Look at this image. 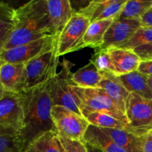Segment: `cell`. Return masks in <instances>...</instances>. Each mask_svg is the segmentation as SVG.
I'll list each match as a JSON object with an SVG mask.
<instances>
[{"label": "cell", "mask_w": 152, "mask_h": 152, "mask_svg": "<svg viewBox=\"0 0 152 152\" xmlns=\"http://www.w3.org/2000/svg\"><path fill=\"white\" fill-rule=\"evenodd\" d=\"M108 50L113 67V74L117 77L137 71L140 58L133 50L113 48Z\"/></svg>", "instance_id": "15"}, {"label": "cell", "mask_w": 152, "mask_h": 152, "mask_svg": "<svg viewBox=\"0 0 152 152\" xmlns=\"http://www.w3.org/2000/svg\"><path fill=\"white\" fill-rule=\"evenodd\" d=\"M12 30H7V31H2L0 32V53L3 50L4 47V45L6 44L7 41L8 40L9 37H10V34L12 32Z\"/></svg>", "instance_id": "33"}, {"label": "cell", "mask_w": 152, "mask_h": 152, "mask_svg": "<svg viewBox=\"0 0 152 152\" xmlns=\"http://www.w3.org/2000/svg\"><path fill=\"white\" fill-rule=\"evenodd\" d=\"M90 62H91L100 72H108L113 74L112 63H111V56L108 50L96 49Z\"/></svg>", "instance_id": "27"}, {"label": "cell", "mask_w": 152, "mask_h": 152, "mask_svg": "<svg viewBox=\"0 0 152 152\" xmlns=\"http://www.w3.org/2000/svg\"><path fill=\"white\" fill-rule=\"evenodd\" d=\"M102 76L91 62L73 73L71 79L74 86L80 88H98Z\"/></svg>", "instance_id": "21"}, {"label": "cell", "mask_w": 152, "mask_h": 152, "mask_svg": "<svg viewBox=\"0 0 152 152\" xmlns=\"http://www.w3.org/2000/svg\"><path fill=\"white\" fill-rule=\"evenodd\" d=\"M142 137V152H152V130Z\"/></svg>", "instance_id": "32"}, {"label": "cell", "mask_w": 152, "mask_h": 152, "mask_svg": "<svg viewBox=\"0 0 152 152\" xmlns=\"http://www.w3.org/2000/svg\"><path fill=\"white\" fill-rule=\"evenodd\" d=\"M73 65L74 64L66 59L62 61L61 71L49 81V93L53 106H63L79 115L83 116L79 108L77 96L71 88V86H74L71 79L72 73L71 71Z\"/></svg>", "instance_id": "4"}, {"label": "cell", "mask_w": 152, "mask_h": 152, "mask_svg": "<svg viewBox=\"0 0 152 152\" xmlns=\"http://www.w3.org/2000/svg\"><path fill=\"white\" fill-rule=\"evenodd\" d=\"M147 82H148V86H149V88H151V90L152 91V76L147 77Z\"/></svg>", "instance_id": "35"}, {"label": "cell", "mask_w": 152, "mask_h": 152, "mask_svg": "<svg viewBox=\"0 0 152 152\" xmlns=\"http://www.w3.org/2000/svg\"><path fill=\"white\" fill-rule=\"evenodd\" d=\"M0 152H22L17 140V134L0 132Z\"/></svg>", "instance_id": "28"}, {"label": "cell", "mask_w": 152, "mask_h": 152, "mask_svg": "<svg viewBox=\"0 0 152 152\" xmlns=\"http://www.w3.org/2000/svg\"><path fill=\"white\" fill-rule=\"evenodd\" d=\"M25 152H66L59 139L57 133L48 132L32 141Z\"/></svg>", "instance_id": "20"}, {"label": "cell", "mask_w": 152, "mask_h": 152, "mask_svg": "<svg viewBox=\"0 0 152 152\" xmlns=\"http://www.w3.org/2000/svg\"><path fill=\"white\" fill-rule=\"evenodd\" d=\"M82 114L90 112H99L108 114L127 126L129 123L126 114L122 112L109 96L99 88H80L72 85Z\"/></svg>", "instance_id": "3"}, {"label": "cell", "mask_w": 152, "mask_h": 152, "mask_svg": "<svg viewBox=\"0 0 152 152\" xmlns=\"http://www.w3.org/2000/svg\"><path fill=\"white\" fill-rule=\"evenodd\" d=\"M48 83L23 93L24 124L17 134L18 142L22 152L42 134L48 132L57 133L52 120L53 105L49 93Z\"/></svg>", "instance_id": "1"}, {"label": "cell", "mask_w": 152, "mask_h": 152, "mask_svg": "<svg viewBox=\"0 0 152 152\" xmlns=\"http://www.w3.org/2000/svg\"><path fill=\"white\" fill-rule=\"evenodd\" d=\"M137 71L145 77L152 76V59H141L138 66Z\"/></svg>", "instance_id": "31"}, {"label": "cell", "mask_w": 152, "mask_h": 152, "mask_svg": "<svg viewBox=\"0 0 152 152\" xmlns=\"http://www.w3.org/2000/svg\"><path fill=\"white\" fill-rule=\"evenodd\" d=\"M59 57L56 47L25 63V92L48 83L55 77L57 74Z\"/></svg>", "instance_id": "5"}, {"label": "cell", "mask_w": 152, "mask_h": 152, "mask_svg": "<svg viewBox=\"0 0 152 152\" xmlns=\"http://www.w3.org/2000/svg\"><path fill=\"white\" fill-rule=\"evenodd\" d=\"M118 78L129 93H134L145 99H152V91L147 82V77L135 71L119 76Z\"/></svg>", "instance_id": "19"}, {"label": "cell", "mask_w": 152, "mask_h": 152, "mask_svg": "<svg viewBox=\"0 0 152 152\" xmlns=\"http://www.w3.org/2000/svg\"><path fill=\"white\" fill-rule=\"evenodd\" d=\"M102 80L98 88H101L114 102L119 109L126 114V104L129 92L123 83L114 74L108 72H101Z\"/></svg>", "instance_id": "16"}, {"label": "cell", "mask_w": 152, "mask_h": 152, "mask_svg": "<svg viewBox=\"0 0 152 152\" xmlns=\"http://www.w3.org/2000/svg\"><path fill=\"white\" fill-rule=\"evenodd\" d=\"M57 37H46L3 50L0 59L7 63L25 64L56 47Z\"/></svg>", "instance_id": "10"}, {"label": "cell", "mask_w": 152, "mask_h": 152, "mask_svg": "<svg viewBox=\"0 0 152 152\" xmlns=\"http://www.w3.org/2000/svg\"><path fill=\"white\" fill-rule=\"evenodd\" d=\"M133 50L138 55L140 59H152V43L140 46Z\"/></svg>", "instance_id": "30"}, {"label": "cell", "mask_w": 152, "mask_h": 152, "mask_svg": "<svg viewBox=\"0 0 152 152\" xmlns=\"http://www.w3.org/2000/svg\"><path fill=\"white\" fill-rule=\"evenodd\" d=\"M101 129V128H100ZM119 146L128 152H142V137L128 130L117 129H101Z\"/></svg>", "instance_id": "18"}, {"label": "cell", "mask_w": 152, "mask_h": 152, "mask_svg": "<svg viewBox=\"0 0 152 152\" xmlns=\"http://www.w3.org/2000/svg\"><path fill=\"white\" fill-rule=\"evenodd\" d=\"M141 26L152 27V8L140 19Z\"/></svg>", "instance_id": "34"}, {"label": "cell", "mask_w": 152, "mask_h": 152, "mask_svg": "<svg viewBox=\"0 0 152 152\" xmlns=\"http://www.w3.org/2000/svg\"><path fill=\"white\" fill-rule=\"evenodd\" d=\"M24 124V95L5 91L0 99V132L19 134Z\"/></svg>", "instance_id": "9"}, {"label": "cell", "mask_w": 152, "mask_h": 152, "mask_svg": "<svg viewBox=\"0 0 152 152\" xmlns=\"http://www.w3.org/2000/svg\"><path fill=\"white\" fill-rule=\"evenodd\" d=\"M88 148L89 152H102V151H99V150H97V149H96V148H91V147L88 146Z\"/></svg>", "instance_id": "37"}, {"label": "cell", "mask_w": 152, "mask_h": 152, "mask_svg": "<svg viewBox=\"0 0 152 152\" xmlns=\"http://www.w3.org/2000/svg\"><path fill=\"white\" fill-rule=\"evenodd\" d=\"M4 63H5V62H4V60H2V59H0V71H1V67H2L3 65H4Z\"/></svg>", "instance_id": "38"}, {"label": "cell", "mask_w": 152, "mask_h": 152, "mask_svg": "<svg viewBox=\"0 0 152 152\" xmlns=\"http://www.w3.org/2000/svg\"><path fill=\"white\" fill-rule=\"evenodd\" d=\"M86 145L102 152H128L119 146L100 128L89 125L84 136Z\"/></svg>", "instance_id": "17"}, {"label": "cell", "mask_w": 152, "mask_h": 152, "mask_svg": "<svg viewBox=\"0 0 152 152\" xmlns=\"http://www.w3.org/2000/svg\"><path fill=\"white\" fill-rule=\"evenodd\" d=\"M126 1V0H94L76 13L87 17L91 23L105 19H114Z\"/></svg>", "instance_id": "13"}, {"label": "cell", "mask_w": 152, "mask_h": 152, "mask_svg": "<svg viewBox=\"0 0 152 152\" xmlns=\"http://www.w3.org/2000/svg\"><path fill=\"white\" fill-rule=\"evenodd\" d=\"M83 117L88 121L90 125L101 129H117L128 130L127 126L117 119L99 112H90L83 114Z\"/></svg>", "instance_id": "24"}, {"label": "cell", "mask_w": 152, "mask_h": 152, "mask_svg": "<svg viewBox=\"0 0 152 152\" xmlns=\"http://www.w3.org/2000/svg\"><path fill=\"white\" fill-rule=\"evenodd\" d=\"M152 43V27H141L120 48L134 50L140 46Z\"/></svg>", "instance_id": "25"}, {"label": "cell", "mask_w": 152, "mask_h": 152, "mask_svg": "<svg viewBox=\"0 0 152 152\" xmlns=\"http://www.w3.org/2000/svg\"><path fill=\"white\" fill-rule=\"evenodd\" d=\"M51 35L58 37L75 11L68 0H44Z\"/></svg>", "instance_id": "12"}, {"label": "cell", "mask_w": 152, "mask_h": 152, "mask_svg": "<svg viewBox=\"0 0 152 152\" xmlns=\"http://www.w3.org/2000/svg\"><path fill=\"white\" fill-rule=\"evenodd\" d=\"M52 120L57 129V134L76 140H84L90 123L83 116L60 105H54L51 111Z\"/></svg>", "instance_id": "8"}, {"label": "cell", "mask_w": 152, "mask_h": 152, "mask_svg": "<svg viewBox=\"0 0 152 152\" xmlns=\"http://www.w3.org/2000/svg\"><path fill=\"white\" fill-rule=\"evenodd\" d=\"M152 8V0H126L114 19H140Z\"/></svg>", "instance_id": "23"}, {"label": "cell", "mask_w": 152, "mask_h": 152, "mask_svg": "<svg viewBox=\"0 0 152 152\" xmlns=\"http://www.w3.org/2000/svg\"><path fill=\"white\" fill-rule=\"evenodd\" d=\"M4 93H5V91H4V89L3 88L2 86H1V83H0V99L4 96Z\"/></svg>", "instance_id": "36"}, {"label": "cell", "mask_w": 152, "mask_h": 152, "mask_svg": "<svg viewBox=\"0 0 152 152\" xmlns=\"http://www.w3.org/2000/svg\"><path fill=\"white\" fill-rule=\"evenodd\" d=\"M58 137L66 152H89L88 145L84 140L68 139L59 134Z\"/></svg>", "instance_id": "29"}, {"label": "cell", "mask_w": 152, "mask_h": 152, "mask_svg": "<svg viewBox=\"0 0 152 152\" xmlns=\"http://www.w3.org/2000/svg\"><path fill=\"white\" fill-rule=\"evenodd\" d=\"M90 20L83 15L74 13L57 37L56 49L59 56L86 48L84 36Z\"/></svg>", "instance_id": "7"}, {"label": "cell", "mask_w": 152, "mask_h": 152, "mask_svg": "<svg viewBox=\"0 0 152 152\" xmlns=\"http://www.w3.org/2000/svg\"><path fill=\"white\" fill-rule=\"evenodd\" d=\"M15 14L16 9L7 3L0 1V32L13 29Z\"/></svg>", "instance_id": "26"}, {"label": "cell", "mask_w": 152, "mask_h": 152, "mask_svg": "<svg viewBox=\"0 0 152 152\" xmlns=\"http://www.w3.org/2000/svg\"><path fill=\"white\" fill-rule=\"evenodd\" d=\"M126 116L129 132L137 136L145 134L152 130V99L130 93L126 100Z\"/></svg>", "instance_id": "6"}, {"label": "cell", "mask_w": 152, "mask_h": 152, "mask_svg": "<svg viewBox=\"0 0 152 152\" xmlns=\"http://www.w3.org/2000/svg\"><path fill=\"white\" fill-rule=\"evenodd\" d=\"M46 37L53 36L45 10L44 0H32L16 9L14 27L3 50Z\"/></svg>", "instance_id": "2"}, {"label": "cell", "mask_w": 152, "mask_h": 152, "mask_svg": "<svg viewBox=\"0 0 152 152\" xmlns=\"http://www.w3.org/2000/svg\"><path fill=\"white\" fill-rule=\"evenodd\" d=\"M113 22L114 19H110L90 23L84 36L85 46L92 48L95 50L101 48L106 31Z\"/></svg>", "instance_id": "22"}, {"label": "cell", "mask_w": 152, "mask_h": 152, "mask_svg": "<svg viewBox=\"0 0 152 152\" xmlns=\"http://www.w3.org/2000/svg\"><path fill=\"white\" fill-rule=\"evenodd\" d=\"M0 83L5 91L16 94L25 93V64L5 62L0 71Z\"/></svg>", "instance_id": "14"}, {"label": "cell", "mask_w": 152, "mask_h": 152, "mask_svg": "<svg viewBox=\"0 0 152 152\" xmlns=\"http://www.w3.org/2000/svg\"><path fill=\"white\" fill-rule=\"evenodd\" d=\"M141 27L140 19H114L104 37L103 44L99 49L106 50L120 47Z\"/></svg>", "instance_id": "11"}]
</instances>
